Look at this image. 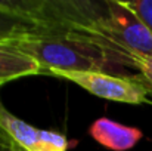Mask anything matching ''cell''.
I'll list each match as a JSON object with an SVG mask.
<instances>
[{
	"mask_svg": "<svg viewBox=\"0 0 152 151\" xmlns=\"http://www.w3.org/2000/svg\"><path fill=\"white\" fill-rule=\"evenodd\" d=\"M48 33V28L40 21L13 10L6 1H0V45H15Z\"/></svg>",
	"mask_w": 152,
	"mask_h": 151,
	"instance_id": "cell-5",
	"label": "cell"
},
{
	"mask_svg": "<svg viewBox=\"0 0 152 151\" xmlns=\"http://www.w3.org/2000/svg\"><path fill=\"white\" fill-rule=\"evenodd\" d=\"M43 74L40 64L13 45H0V88L12 80Z\"/></svg>",
	"mask_w": 152,
	"mask_h": 151,
	"instance_id": "cell-7",
	"label": "cell"
},
{
	"mask_svg": "<svg viewBox=\"0 0 152 151\" xmlns=\"http://www.w3.org/2000/svg\"><path fill=\"white\" fill-rule=\"evenodd\" d=\"M0 126L25 151H66L69 141L56 132L37 129L13 116L0 102Z\"/></svg>",
	"mask_w": 152,
	"mask_h": 151,
	"instance_id": "cell-4",
	"label": "cell"
},
{
	"mask_svg": "<svg viewBox=\"0 0 152 151\" xmlns=\"http://www.w3.org/2000/svg\"><path fill=\"white\" fill-rule=\"evenodd\" d=\"M89 132L96 142L112 151L130 150L142 139L140 129L124 126L109 119H98Z\"/></svg>",
	"mask_w": 152,
	"mask_h": 151,
	"instance_id": "cell-6",
	"label": "cell"
},
{
	"mask_svg": "<svg viewBox=\"0 0 152 151\" xmlns=\"http://www.w3.org/2000/svg\"><path fill=\"white\" fill-rule=\"evenodd\" d=\"M0 151H25L19 147L13 138L9 136V133L0 126Z\"/></svg>",
	"mask_w": 152,
	"mask_h": 151,
	"instance_id": "cell-10",
	"label": "cell"
},
{
	"mask_svg": "<svg viewBox=\"0 0 152 151\" xmlns=\"http://www.w3.org/2000/svg\"><path fill=\"white\" fill-rule=\"evenodd\" d=\"M136 70L139 71V76L142 77L143 82L152 85V53L142 58V59H139Z\"/></svg>",
	"mask_w": 152,
	"mask_h": 151,
	"instance_id": "cell-9",
	"label": "cell"
},
{
	"mask_svg": "<svg viewBox=\"0 0 152 151\" xmlns=\"http://www.w3.org/2000/svg\"><path fill=\"white\" fill-rule=\"evenodd\" d=\"M123 4L134 12L152 33V0H129L123 1Z\"/></svg>",
	"mask_w": 152,
	"mask_h": 151,
	"instance_id": "cell-8",
	"label": "cell"
},
{
	"mask_svg": "<svg viewBox=\"0 0 152 151\" xmlns=\"http://www.w3.org/2000/svg\"><path fill=\"white\" fill-rule=\"evenodd\" d=\"M19 50L36 59L43 74L50 71H87L115 74L126 68L102 50L59 36H36L15 43Z\"/></svg>",
	"mask_w": 152,
	"mask_h": 151,
	"instance_id": "cell-2",
	"label": "cell"
},
{
	"mask_svg": "<svg viewBox=\"0 0 152 151\" xmlns=\"http://www.w3.org/2000/svg\"><path fill=\"white\" fill-rule=\"evenodd\" d=\"M140 79H142V77H140ZM143 83H145V86L148 88V94H149V96L152 98V85H149V83H146V82H143Z\"/></svg>",
	"mask_w": 152,
	"mask_h": 151,
	"instance_id": "cell-11",
	"label": "cell"
},
{
	"mask_svg": "<svg viewBox=\"0 0 152 151\" xmlns=\"http://www.w3.org/2000/svg\"><path fill=\"white\" fill-rule=\"evenodd\" d=\"M22 7L49 36L96 48L126 68L152 53L151 30L121 0H22Z\"/></svg>",
	"mask_w": 152,
	"mask_h": 151,
	"instance_id": "cell-1",
	"label": "cell"
},
{
	"mask_svg": "<svg viewBox=\"0 0 152 151\" xmlns=\"http://www.w3.org/2000/svg\"><path fill=\"white\" fill-rule=\"evenodd\" d=\"M49 76L69 80L92 95L108 101L142 104L148 101V88L140 76H117L87 71H50Z\"/></svg>",
	"mask_w": 152,
	"mask_h": 151,
	"instance_id": "cell-3",
	"label": "cell"
}]
</instances>
